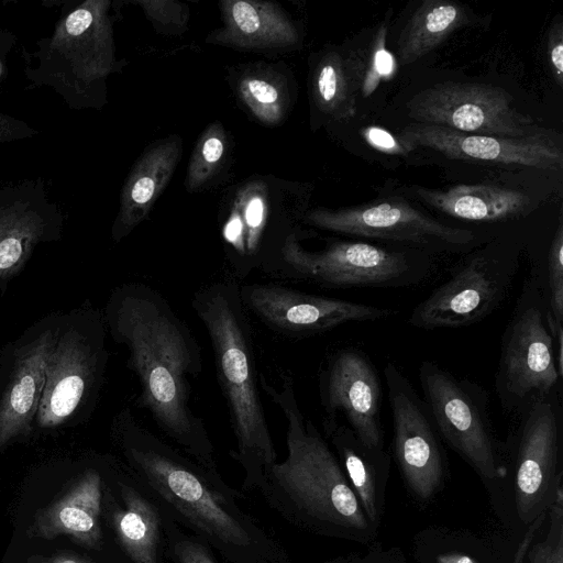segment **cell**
I'll list each match as a JSON object with an SVG mask.
<instances>
[{"mask_svg": "<svg viewBox=\"0 0 563 563\" xmlns=\"http://www.w3.org/2000/svg\"><path fill=\"white\" fill-rule=\"evenodd\" d=\"M103 317L112 339L129 353L128 366L141 388L139 405L165 434L210 464L212 445L190 405L191 383L202 371L190 328L157 289L143 283L115 287Z\"/></svg>", "mask_w": 563, "mask_h": 563, "instance_id": "obj_1", "label": "cell"}, {"mask_svg": "<svg viewBox=\"0 0 563 563\" xmlns=\"http://www.w3.org/2000/svg\"><path fill=\"white\" fill-rule=\"evenodd\" d=\"M191 307L211 342L216 375L236 439L232 453L249 478L261 476L276 463V451L260 394L252 328L240 285L233 279L201 287Z\"/></svg>", "mask_w": 563, "mask_h": 563, "instance_id": "obj_2", "label": "cell"}, {"mask_svg": "<svg viewBox=\"0 0 563 563\" xmlns=\"http://www.w3.org/2000/svg\"><path fill=\"white\" fill-rule=\"evenodd\" d=\"M261 390L287 421V457L267 471L309 515L346 529L366 530L367 518L344 472L317 427L301 411L291 376L278 387L260 375Z\"/></svg>", "mask_w": 563, "mask_h": 563, "instance_id": "obj_3", "label": "cell"}, {"mask_svg": "<svg viewBox=\"0 0 563 563\" xmlns=\"http://www.w3.org/2000/svg\"><path fill=\"white\" fill-rule=\"evenodd\" d=\"M109 0H86L59 18L36 42L24 74L34 87H49L73 110L98 107L117 59Z\"/></svg>", "mask_w": 563, "mask_h": 563, "instance_id": "obj_4", "label": "cell"}, {"mask_svg": "<svg viewBox=\"0 0 563 563\" xmlns=\"http://www.w3.org/2000/svg\"><path fill=\"white\" fill-rule=\"evenodd\" d=\"M103 314L92 309L62 314L48 357L35 424L55 429L68 423L96 399L108 362Z\"/></svg>", "mask_w": 563, "mask_h": 563, "instance_id": "obj_5", "label": "cell"}, {"mask_svg": "<svg viewBox=\"0 0 563 563\" xmlns=\"http://www.w3.org/2000/svg\"><path fill=\"white\" fill-rule=\"evenodd\" d=\"M539 274L526 279L501 338L495 388L501 406L520 412L539 398L556 393L562 379L545 313L547 288Z\"/></svg>", "mask_w": 563, "mask_h": 563, "instance_id": "obj_6", "label": "cell"}, {"mask_svg": "<svg viewBox=\"0 0 563 563\" xmlns=\"http://www.w3.org/2000/svg\"><path fill=\"white\" fill-rule=\"evenodd\" d=\"M279 257L274 275L331 288L408 287L431 274V262L422 254L363 241H335L321 251L309 252L290 236Z\"/></svg>", "mask_w": 563, "mask_h": 563, "instance_id": "obj_7", "label": "cell"}, {"mask_svg": "<svg viewBox=\"0 0 563 563\" xmlns=\"http://www.w3.org/2000/svg\"><path fill=\"white\" fill-rule=\"evenodd\" d=\"M113 422L128 457L166 500L210 536L236 545L249 544L243 527L194 472L139 423L129 408Z\"/></svg>", "mask_w": 563, "mask_h": 563, "instance_id": "obj_8", "label": "cell"}, {"mask_svg": "<svg viewBox=\"0 0 563 563\" xmlns=\"http://www.w3.org/2000/svg\"><path fill=\"white\" fill-rule=\"evenodd\" d=\"M423 400L437 430L484 479L504 476L488 410V394L478 384L424 360L418 371Z\"/></svg>", "mask_w": 563, "mask_h": 563, "instance_id": "obj_9", "label": "cell"}, {"mask_svg": "<svg viewBox=\"0 0 563 563\" xmlns=\"http://www.w3.org/2000/svg\"><path fill=\"white\" fill-rule=\"evenodd\" d=\"M519 265L515 255L476 252L452 272L411 311L407 323L417 329L461 328L497 310L509 295Z\"/></svg>", "mask_w": 563, "mask_h": 563, "instance_id": "obj_10", "label": "cell"}, {"mask_svg": "<svg viewBox=\"0 0 563 563\" xmlns=\"http://www.w3.org/2000/svg\"><path fill=\"white\" fill-rule=\"evenodd\" d=\"M406 107L419 124L461 133L523 137L538 130L529 115L515 109L506 90L487 84L439 82L416 93Z\"/></svg>", "mask_w": 563, "mask_h": 563, "instance_id": "obj_11", "label": "cell"}, {"mask_svg": "<svg viewBox=\"0 0 563 563\" xmlns=\"http://www.w3.org/2000/svg\"><path fill=\"white\" fill-rule=\"evenodd\" d=\"M306 222L327 231L411 244L430 251L459 252L475 240L473 231L446 225L400 198L344 208H317Z\"/></svg>", "mask_w": 563, "mask_h": 563, "instance_id": "obj_12", "label": "cell"}, {"mask_svg": "<svg viewBox=\"0 0 563 563\" xmlns=\"http://www.w3.org/2000/svg\"><path fill=\"white\" fill-rule=\"evenodd\" d=\"M318 388L323 424L343 419L364 446L383 451L382 379L364 351L347 346L328 355L319 371Z\"/></svg>", "mask_w": 563, "mask_h": 563, "instance_id": "obj_13", "label": "cell"}, {"mask_svg": "<svg viewBox=\"0 0 563 563\" xmlns=\"http://www.w3.org/2000/svg\"><path fill=\"white\" fill-rule=\"evenodd\" d=\"M62 314H49L10 343L0 358V451L30 435Z\"/></svg>", "mask_w": 563, "mask_h": 563, "instance_id": "obj_14", "label": "cell"}, {"mask_svg": "<svg viewBox=\"0 0 563 563\" xmlns=\"http://www.w3.org/2000/svg\"><path fill=\"white\" fill-rule=\"evenodd\" d=\"M384 377L393 421V452L411 492L430 498L444 476L441 437L424 400L407 376L391 362Z\"/></svg>", "mask_w": 563, "mask_h": 563, "instance_id": "obj_15", "label": "cell"}, {"mask_svg": "<svg viewBox=\"0 0 563 563\" xmlns=\"http://www.w3.org/2000/svg\"><path fill=\"white\" fill-rule=\"evenodd\" d=\"M516 430L515 497L519 519L530 525L549 509L558 483L561 408L556 393L539 398L519 412Z\"/></svg>", "mask_w": 563, "mask_h": 563, "instance_id": "obj_16", "label": "cell"}, {"mask_svg": "<svg viewBox=\"0 0 563 563\" xmlns=\"http://www.w3.org/2000/svg\"><path fill=\"white\" fill-rule=\"evenodd\" d=\"M240 292L247 312L275 332L290 338H308L344 323L397 314L390 308L317 296L273 283L242 285Z\"/></svg>", "mask_w": 563, "mask_h": 563, "instance_id": "obj_17", "label": "cell"}, {"mask_svg": "<svg viewBox=\"0 0 563 563\" xmlns=\"http://www.w3.org/2000/svg\"><path fill=\"white\" fill-rule=\"evenodd\" d=\"M64 214L42 179L0 187V289L18 275L35 249L62 238Z\"/></svg>", "mask_w": 563, "mask_h": 563, "instance_id": "obj_18", "label": "cell"}, {"mask_svg": "<svg viewBox=\"0 0 563 563\" xmlns=\"http://www.w3.org/2000/svg\"><path fill=\"white\" fill-rule=\"evenodd\" d=\"M398 140L409 152L421 146L453 159L549 170H560L563 166L561 145L548 132L540 130L523 137H498L417 123L405 128Z\"/></svg>", "mask_w": 563, "mask_h": 563, "instance_id": "obj_19", "label": "cell"}, {"mask_svg": "<svg viewBox=\"0 0 563 563\" xmlns=\"http://www.w3.org/2000/svg\"><path fill=\"white\" fill-rule=\"evenodd\" d=\"M183 152V141L173 135L147 148L129 173L120 196L111 235L120 242L147 216L173 177Z\"/></svg>", "mask_w": 563, "mask_h": 563, "instance_id": "obj_20", "label": "cell"}, {"mask_svg": "<svg viewBox=\"0 0 563 563\" xmlns=\"http://www.w3.org/2000/svg\"><path fill=\"white\" fill-rule=\"evenodd\" d=\"M224 25L209 34L207 41L240 48H273L292 46L299 33L274 2L224 0L220 2Z\"/></svg>", "mask_w": 563, "mask_h": 563, "instance_id": "obj_21", "label": "cell"}, {"mask_svg": "<svg viewBox=\"0 0 563 563\" xmlns=\"http://www.w3.org/2000/svg\"><path fill=\"white\" fill-rule=\"evenodd\" d=\"M100 509L101 478L90 470L60 499L38 512L35 531L44 539L67 534L85 547H97Z\"/></svg>", "mask_w": 563, "mask_h": 563, "instance_id": "obj_22", "label": "cell"}, {"mask_svg": "<svg viewBox=\"0 0 563 563\" xmlns=\"http://www.w3.org/2000/svg\"><path fill=\"white\" fill-rule=\"evenodd\" d=\"M416 195L442 213L475 222L511 220L531 208V199L523 192L486 184L457 185L448 190L418 187Z\"/></svg>", "mask_w": 563, "mask_h": 563, "instance_id": "obj_23", "label": "cell"}, {"mask_svg": "<svg viewBox=\"0 0 563 563\" xmlns=\"http://www.w3.org/2000/svg\"><path fill=\"white\" fill-rule=\"evenodd\" d=\"M468 21L465 9L451 0H426L411 15L398 40L401 64L417 62Z\"/></svg>", "mask_w": 563, "mask_h": 563, "instance_id": "obj_24", "label": "cell"}, {"mask_svg": "<svg viewBox=\"0 0 563 563\" xmlns=\"http://www.w3.org/2000/svg\"><path fill=\"white\" fill-rule=\"evenodd\" d=\"M125 507L113 515V525L123 549L134 563H156L158 520L151 505L126 488Z\"/></svg>", "mask_w": 563, "mask_h": 563, "instance_id": "obj_25", "label": "cell"}, {"mask_svg": "<svg viewBox=\"0 0 563 563\" xmlns=\"http://www.w3.org/2000/svg\"><path fill=\"white\" fill-rule=\"evenodd\" d=\"M313 93L316 103L323 113L338 120L354 117L356 90L347 71L345 58L339 53H328L318 64L313 78Z\"/></svg>", "mask_w": 563, "mask_h": 563, "instance_id": "obj_26", "label": "cell"}, {"mask_svg": "<svg viewBox=\"0 0 563 563\" xmlns=\"http://www.w3.org/2000/svg\"><path fill=\"white\" fill-rule=\"evenodd\" d=\"M234 209L242 224L243 252L236 275L244 278L250 271L260 266L258 253L268 216L265 187L252 184L239 195Z\"/></svg>", "mask_w": 563, "mask_h": 563, "instance_id": "obj_27", "label": "cell"}, {"mask_svg": "<svg viewBox=\"0 0 563 563\" xmlns=\"http://www.w3.org/2000/svg\"><path fill=\"white\" fill-rule=\"evenodd\" d=\"M387 26L382 25L369 45L345 58L347 71L356 92L369 96L383 80H389L396 73L394 55L385 47Z\"/></svg>", "mask_w": 563, "mask_h": 563, "instance_id": "obj_28", "label": "cell"}, {"mask_svg": "<svg viewBox=\"0 0 563 563\" xmlns=\"http://www.w3.org/2000/svg\"><path fill=\"white\" fill-rule=\"evenodd\" d=\"M227 145V133L220 122H213L203 131L188 164L187 191L201 189L216 175L224 159Z\"/></svg>", "mask_w": 563, "mask_h": 563, "instance_id": "obj_29", "label": "cell"}, {"mask_svg": "<svg viewBox=\"0 0 563 563\" xmlns=\"http://www.w3.org/2000/svg\"><path fill=\"white\" fill-rule=\"evenodd\" d=\"M243 102L265 124H277L284 117L285 97L274 80L261 76L243 77L238 87Z\"/></svg>", "mask_w": 563, "mask_h": 563, "instance_id": "obj_30", "label": "cell"}, {"mask_svg": "<svg viewBox=\"0 0 563 563\" xmlns=\"http://www.w3.org/2000/svg\"><path fill=\"white\" fill-rule=\"evenodd\" d=\"M548 510L550 525L547 537L530 544L526 563H563V479L558 483Z\"/></svg>", "mask_w": 563, "mask_h": 563, "instance_id": "obj_31", "label": "cell"}, {"mask_svg": "<svg viewBox=\"0 0 563 563\" xmlns=\"http://www.w3.org/2000/svg\"><path fill=\"white\" fill-rule=\"evenodd\" d=\"M547 295L551 313L563 321V228L560 222L548 253Z\"/></svg>", "mask_w": 563, "mask_h": 563, "instance_id": "obj_32", "label": "cell"}, {"mask_svg": "<svg viewBox=\"0 0 563 563\" xmlns=\"http://www.w3.org/2000/svg\"><path fill=\"white\" fill-rule=\"evenodd\" d=\"M154 26L161 32L181 33L187 27L188 8L174 0H142L136 1Z\"/></svg>", "mask_w": 563, "mask_h": 563, "instance_id": "obj_33", "label": "cell"}, {"mask_svg": "<svg viewBox=\"0 0 563 563\" xmlns=\"http://www.w3.org/2000/svg\"><path fill=\"white\" fill-rule=\"evenodd\" d=\"M365 141L374 148L388 154H407L409 151L389 131L379 126H367L362 130Z\"/></svg>", "mask_w": 563, "mask_h": 563, "instance_id": "obj_34", "label": "cell"}, {"mask_svg": "<svg viewBox=\"0 0 563 563\" xmlns=\"http://www.w3.org/2000/svg\"><path fill=\"white\" fill-rule=\"evenodd\" d=\"M40 132L26 122L0 112V143L33 137Z\"/></svg>", "mask_w": 563, "mask_h": 563, "instance_id": "obj_35", "label": "cell"}, {"mask_svg": "<svg viewBox=\"0 0 563 563\" xmlns=\"http://www.w3.org/2000/svg\"><path fill=\"white\" fill-rule=\"evenodd\" d=\"M549 57L553 75L560 86L563 85V26L559 22L552 26L548 42Z\"/></svg>", "mask_w": 563, "mask_h": 563, "instance_id": "obj_36", "label": "cell"}, {"mask_svg": "<svg viewBox=\"0 0 563 563\" xmlns=\"http://www.w3.org/2000/svg\"><path fill=\"white\" fill-rule=\"evenodd\" d=\"M547 325L552 338L555 362L560 375L563 377V328L562 321H559L551 313L549 306L545 313Z\"/></svg>", "mask_w": 563, "mask_h": 563, "instance_id": "obj_37", "label": "cell"}, {"mask_svg": "<svg viewBox=\"0 0 563 563\" xmlns=\"http://www.w3.org/2000/svg\"><path fill=\"white\" fill-rule=\"evenodd\" d=\"M176 554L180 563H214L207 551L194 542H180L176 545Z\"/></svg>", "mask_w": 563, "mask_h": 563, "instance_id": "obj_38", "label": "cell"}, {"mask_svg": "<svg viewBox=\"0 0 563 563\" xmlns=\"http://www.w3.org/2000/svg\"><path fill=\"white\" fill-rule=\"evenodd\" d=\"M545 519V512L539 515L529 526L516 550L512 563H525V558L530 544L533 541L534 534L541 527Z\"/></svg>", "mask_w": 563, "mask_h": 563, "instance_id": "obj_39", "label": "cell"}, {"mask_svg": "<svg viewBox=\"0 0 563 563\" xmlns=\"http://www.w3.org/2000/svg\"><path fill=\"white\" fill-rule=\"evenodd\" d=\"M30 563H89L87 560L73 554V553H62L51 558H32L30 559Z\"/></svg>", "mask_w": 563, "mask_h": 563, "instance_id": "obj_40", "label": "cell"}, {"mask_svg": "<svg viewBox=\"0 0 563 563\" xmlns=\"http://www.w3.org/2000/svg\"><path fill=\"white\" fill-rule=\"evenodd\" d=\"M437 563H478L473 558L457 552L444 553L437 558Z\"/></svg>", "mask_w": 563, "mask_h": 563, "instance_id": "obj_41", "label": "cell"}, {"mask_svg": "<svg viewBox=\"0 0 563 563\" xmlns=\"http://www.w3.org/2000/svg\"><path fill=\"white\" fill-rule=\"evenodd\" d=\"M1 71H2V60L0 58V76H1Z\"/></svg>", "mask_w": 563, "mask_h": 563, "instance_id": "obj_42", "label": "cell"}]
</instances>
